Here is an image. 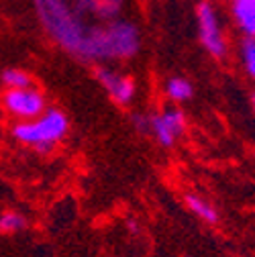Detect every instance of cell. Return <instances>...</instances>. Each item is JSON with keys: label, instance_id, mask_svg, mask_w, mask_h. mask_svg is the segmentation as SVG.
<instances>
[{"label": "cell", "instance_id": "6da1fadb", "mask_svg": "<svg viewBox=\"0 0 255 257\" xmlns=\"http://www.w3.org/2000/svg\"><path fill=\"white\" fill-rule=\"evenodd\" d=\"M47 35L68 53L84 61L126 59L141 47L139 29L129 21L90 25L70 7L68 0H33Z\"/></svg>", "mask_w": 255, "mask_h": 257}, {"label": "cell", "instance_id": "7a4b0ae2", "mask_svg": "<svg viewBox=\"0 0 255 257\" xmlns=\"http://www.w3.org/2000/svg\"><path fill=\"white\" fill-rule=\"evenodd\" d=\"M70 131L68 116L59 108H45V112L33 120H19L13 126V137L37 149L39 153H49Z\"/></svg>", "mask_w": 255, "mask_h": 257}, {"label": "cell", "instance_id": "3957f363", "mask_svg": "<svg viewBox=\"0 0 255 257\" xmlns=\"http://www.w3.org/2000/svg\"><path fill=\"white\" fill-rule=\"evenodd\" d=\"M196 21H198V37L202 47L216 59L227 55V41L222 35L220 19L216 13V7L210 0H202L196 7Z\"/></svg>", "mask_w": 255, "mask_h": 257}, {"label": "cell", "instance_id": "277c9868", "mask_svg": "<svg viewBox=\"0 0 255 257\" xmlns=\"http://www.w3.org/2000/svg\"><path fill=\"white\" fill-rule=\"evenodd\" d=\"M3 106L17 120H33L45 112L47 102L39 88L29 86L21 90H7L3 96Z\"/></svg>", "mask_w": 255, "mask_h": 257}, {"label": "cell", "instance_id": "5b68a950", "mask_svg": "<svg viewBox=\"0 0 255 257\" xmlns=\"http://www.w3.org/2000/svg\"><path fill=\"white\" fill-rule=\"evenodd\" d=\"M186 128V116L180 108H168L162 114H155L149 118V133L159 141V145L172 147L176 139L184 133Z\"/></svg>", "mask_w": 255, "mask_h": 257}, {"label": "cell", "instance_id": "8992f818", "mask_svg": "<svg viewBox=\"0 0 255 257\" xmlns=\"http://www.w3.org/2000/svg\"><path fill=\"white\" fill-rule=\"evenodd\" d=\"M96 78L106 88V92L114 98V102L129 104L135 98V82L129 76H122V74L108 70V68H98Z\"/></svg>", "mask_w": 255, "mask_h": 257}, {"label": "cell", "instance_id": "52a82bcc", "mask_svg": "<svg viewBox=\"0 0 255 257\" xmlns=\"http://www.w3.org/2000/svg\"><path fill=\"white\" fill-rule=\"evenodd\" d=\"M68 3L76 11V15H80L84 21L86 17H92L110 23L122 9V0H68Z\"/></svg>", "mask_w": 255, "mask_h": 257}, {"label": "cell", "instance_id": "ba28073f", "mask_svg": "<svg viewBox=\"0 0 255 257\" xmlns=\"http://www.w3.org/2000/svg\"><path fill=\"white\" fill-rule=\"evenodd\" d=\"M231 15L245 37H255V0H233Z\"/></svg>", "mask_w": 255, "mask_h": 257}, {"label": "cell", "instance_id": "9c48e42d", "mask_svg": "<svg viewBox=\"0 0 255 257\" xmlns=\"http://www.w3.org/2000/svg\"><path fill=\"white\" fill-rule=\"evenodd\" d=\"M166 94H168V98L174 100V102H186V100L192 98L194 88L186 78L176 76V78H170L166 82Z\"/></svg>", "mask_w": 255, "mask_h": 257}, {"label": "cell", "instance_id": "30bf717a", "mask_svg": "<svg viewBox=\"0 0 255 257\" xmlns=\"http://www.w3.org/2000/svg\"><path fill=\"white\" fill-rule=\"evenodd\" d=\"M186 204H188L190 210H192L198 218H202L204 222L214 224V222L218 220L216 210H214L206 200H202V198H198V196H194V194H188V196H186Z\"/></svg>", "mask_w": 255, "mask_h": 257}, {"label": "cell", "instance_id": "8fae6325", "mask_svg": "<svg viewBox=\"0 0 255 257\" xmlns=\"http://www.w3.org/2000/svg\"><path fill=\"white\" fill-rule=\"evenodd\" d=\"M3 84L9 88V90H21V88H29L33 86V78H31L25 70H17V68H9L3 72L0 76Z\"/></svg>", "mask_w": 255, "mask_h": 257}, {"label": "cell", "instance_id": "7c38bea8", "mask_svg": "<svg viewBox=\"0 0 255 257\" xmlns=\"http://www.w3.org/2000/svg\"><path fill=\"white\" fill-rule=\"evenodd\" d=\"M241 57H243V66L247 74L255 80V37H245L241 47Z\"/></svg>", "mask_w": 255, "mask_h": 257}, {"label": "cell", "instance_id": "4fadbf2b", "mask_svg": "<svg viewBox=\"0 0 255 257\" xmlns=\"http://www.w3.org/2000/svg\"><path fill=\"white\" fill-rule=\"evenodd\" d=\"M25 227V218L17 212H5L0 214V233H15Z\"/></svg>", "mask_w": 255, "mask_h": 257}, {"label": "cell", "instance_id": "5bb4252c", "mask_svg": "<svg viewBox=\"0 0 255 257\" xmlns=\"http://www.w3.org/2000/svg\"><path fill=\"white\" fill-rule=\"evenodd\" d=\"M135 124H137V128L139 131H149V118H145V116H135Z\"/></svg>", "mask_w": 255, "mask_h": 257}, {"label": "cell", "instance_id": "9a60e30c", "mask_svg": "<svg viewBox=\"0 0 255 257\" xmlns=\"http://www.w3.org/2000/svg\"><path fill=\"white\" fill-rule=\"evenodd\" d=\"M251 106H253V112H255V96L251 98Z\"/></svg>", "mask_w": 255, "mask_h": 257}, {"label": "cell", "instance_id": "2e32d148", "mask_svg": "<svg viewBox=\"0 0 255 257\" xmlns=\"http://www.w3.org/2000/svg\"><path fill=\"white\" fill-rule=\"evenodd\" d=\"M231 3H233V0H231Z\"/></svg>", "mask_w": 255, "mask_h": 257}]
</instances>
